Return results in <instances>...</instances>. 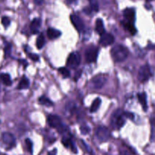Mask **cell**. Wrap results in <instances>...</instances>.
Here are the masks:
<instances>
[{
	"label": "cell",
	"instance_id": "1",
	"mask_svg": "<svg viewBox=\"0 0 155 155\" xmlns=\"http://www.w3.org/2000/svg\"><path fill=\"white\" fill-rule=\"evenodd\" d=\"M110 54L115 62H122L128 57L129 51L124 45H117L111 48Z\"/></svg>",
	"mask_w": 155,
	"mask_h": 155
},
{
	"label": "cell",
	"instance_id": "2",
	"mask_svg": "<svg viewBox=\"0 0 155 155\" xmlns=\"http://www.w3.org/2000/svg\"><path fill=\"white\" fill-rule=\"evenodd\" d=\"M125 122L124 114L123 113H121L120 110H117L113 114L111 118V125L114 128L117 129V130L122 128L125 124Z\"/></svg>",
	"mask_w": 155,
	"mask_h": 155
},
{
	"label": "cell",
	"instance_id": "3",
	"mask_svg": "<svg viewBox=\"0 0 155 155\" xmlns=\"http://www.w3.org/2000/svg\"><path fill=\"white\" fill-rule=\"evenodd\" d=\"M48 124L51 127L57 129L58 133H64L66 127L63 126L61 120L57 115H49L48 117Z\"/></svg>",
	"mask_w": 155,
	"mask_h": 155
},
{
	"label": "cell",
	"instance_id": "4",
	"mask_svg": "<svg viewBox=\"0 0 155 155\" xmlns=\"http://www.w3.org/2000/svg\"><path fill=\"white\" fill-rule=\"evenodd\" d=\"M95 136L100 142H105L110 139V132L105 127H98L95 131Z\"/></svg>",
	"mask_w": 155,
	"mask_h": 155
},
{
	"label": "cell",
	"instance_id": "5",
	"mask_svg": "<svg viewBox=\"0 0 155 155\" xmlns=\"http://www.w3.org/2000/svg\"><path fill=\"white\" fill-rule=\"evenodd\" d=\"M151 76V68L148 64L143 65L139 69V73H138V79L142 83L147 82Z\"/></svg>",
	"mask_w": 155,
	"mask_h": 155
},
{
	"label": "cell",
	"instance_id": "6",
	"mask_svg": "<svg viewBox=\"0 0 155 155\" xmlns=\"http://www.w3.org/2000/svg\"><path fill=\"white\" fill-rule=\"evenodd\" d=\"M80 55L78 52H73L70 54L67 60V66L71 69H76L80 64Z\"/></svg>",
	"mask_w": 155,
	"mask_h": 155
},
{
	"label": "cell",
	"instance_id": "7",
	"mask_svg": "<svg viewBox=\"0 0 155 155\" xmlns=\"http://www.w3.org/2000/svg\"><path fill=\"white\" fill-rule=\"evenodd\" d=\"M98 54V48L96 47H89L85 53L86 61L88 63H93L96 61Z\"/></svg>",
	"mask_w": 155,
	"mask_h": 155
},
{
	"label": "cell",
	"instance_id": "8",
	"mask_svg": "<svg viewBox=\"0 0 155 155\" xmlns=\"http://www.w3.org/2000/svg\"><path fill=\"white\" fill-rule=\"evenodd\" d=\"M2 142L6 146L8 147V149L12 148L13 147L15 146V144H16V141H15V136L12 134L9 133H3L2 136Z\"/></svg>",
	"mask_w": 155,
	"mask_h": 155
},
{
	"label": "cell",
	"instance_id": "9",
	"mask_svg": "<svg viewBox=\"0 0 155 155\" xmlns=\"http://www.w3.org/2000/svg\"><path fill=\"white\" fill-rule=\"evenodd\" d=\"M114 37L112 34L107 33H104L101 35V38L99 39V43L102 46H108L112 45L114 42Z\"/></svg>",
	"mask_w": 155,
	"mask_h": 155
},
{
	"label": "cell",
	"instance_id": "10",
	"mask_svg": "<svg viewBox=\"0 0 155 155\" xmlns=\"http://www.w3.org/2000/svg\"><path fill=\"white\" fill-rule=\"evenodd\" d=\"M71 23L73 24V25L74 26L77 30L78 32H82L84 30V23L82 21L81 18L79 16L76 15H71Z\"/></svg>",
	"mask_w": 155,
	"mask_h": 155
},
{
	"label": "cell",
	"instance_id": "11",
	"mask_svg": "<svg viewBox=\"0 0 155 155\" xmlns=\"http://www.w3.org/2000/svg\"><path fill=\"white\" fill-rule=\"evenodd\" d=\"M106 82H107V78L105 77H104V76H97V77H94L92 83L94 88L99 89H101L105 85Z\"/></svg>",
	"mask_w": 155,
	"mask_h": 155
},
{
	"label": "cell",
	"instance_id": "12",
	"mask_svg": "<svg viewBox=\"0 0 155 155\" xmlns=\"http://www.w3.org/2000/svg\"><path fill=\"white\" fill-rule=\"evenodd\" d=\"M124 17L125 20L134 23L136 21V12L134 8H126L124 11Z\"/></svg>",
	"mask_w": 155,
	"mask_h": 155
},
{
	"label": "cell",
	"instance_id": "13",
	"mask_svg": "<svg viewBox=\"0 0 155 155\" xmlns=\"http://www.w3.org/2000/svg\"><path fill=\"white\" fill-rule=\"evenodd\" d=\"M41 27V20L39 18H35L32 21L30 24V30L33 34H36L39 33V30Z\"/></svg>",
	"mask_w": 155,
	"mask_h": 155
},
{
	"label": "cell",
	"instance_id": "14",
	"mask_svg": "<svg viewBox=\"0 0 155 155\" xmlns=\"http://www.w3.org/2000/svg\"><path fill=\"white\" fill-rule=\"evenodd\" d=\"M121 24L124 26V28L127 29L132 35H135L137 32L136 27L134 26V23L130 22V21H127V20H124V21H121Z\"/></svg>",
	"mask_w": 155,
	"mask_h": 155
},
{
	"label": "cell",
	"instance_id": "15",
	"mask_svg": "<svg viewBox=\"0 0 155 155\" xmlns=\"http://www.w3.org/2000/svg\"><path fill=\"white\" fill-rule=\"evenodd\" d=\"M61 35V33L59 30H56V29L54 28H48V30H47V36H48V39H56L58 37H60Z\"/></svg>",
	"mask_w": 155,
	"mask_h": 155
},
{
	"label": "cell",
	"instance_id": "16",
	"mask_svg": "<svg viewBox=\"0 0 155 155\" xmlns=\"http://www.w3.org/2000/svg\"><path fill=\"white\" fill-rule=\"evenodd\" d=\"M95 31L98 34L102 35L105 33V29H104V22L101 19L98 18L95 21Z\"/></svg>",
	"mask_w": 155,
	"mask_h": 155
},
{
	"label": "cell",
	"instance_id": "17",
	"mask_svg": "<svg viewBox=\"0 0 155 155\" xmlns=\"http://www.w3.org/2000/svg\"><path fill=\"white\" fill-rule=\"evenodd\" d=\"M138 98H139V101L140 102V104H142V107H143V110L145 111H146L148 110V104H147V95L145 92H142V93L138 94Z\"/></svg>",
	"mask_w": 155,
	"mask_h": 155
},
{
	"label": "cell",
	"instance_id": "18",
	"mask_svg": "<svg viewBox=\"0 0 155 155\" xmlns=\"http://www.w3.org/2000/svg\"><path fill=\"white\" fill-rule=\"evenodd\" d=\"M0 80L2 82L5 86H9L12 84V79H11L10 75L8 74H0Z\"/></svg>",
	"mask_w": 155,
	"mask_h": 155
},
{
	"label": "cell",
	"instance_id": "19",
	"mask_svg": "<svg viewBox=\"0 0 155 155\" xmlns=\"http://www.w3.org/2000/svg\"><path fill=\"white\" fill-rule=\"evenodd\" d=\"M29 86H30V81H29V80L26 77H23L21 81H20L19 84H18V89L19 90L26 89L29 87Z\"/></svg>",
	"mask_w": 155,
	"mask_h": 155
},
{
	"label": "cell",
	"instance_id": "20",
	"mask_svg": "<svg viewBox=\"0 0 155 155\" xmlns=\"http://www.w3.org/2000/svg\"><path fill=\"white\" fill-rule=\"evenodd\" d=\"M101 100L99 98H95V99L93 101V102H92V105H91V107H90L91 113H94V112L97 111V110H98V108H99L100 105H101Z\"/></svg>",
	"mask_w": 155,
	"mask_h": 155
},
{
	"label": "cell",
	"instance_id": "21",
	"mask_svg": "<svg viewBox=\"0 0 155 155\" xmlns=\"http://www.w3.org/2000/svg\"><path fill=\"white\" fill-rule=\"evenodd\" d=\"M45 37L42 34H40L36 39V47H37L38 49H41V48H43V46L45 45Z\"/></svg>",
	"mask_w": 155,
	"mask_h": 155
},
{
	"label": "cell",
	"instance_id": "22",
	"mask_svg": "<svg viewBox=\"0 0 155 155\" xmlns=\"http://www.w3.org/2000/svg\"><path fill=\"white\" fill-rule=\"evenodd\" d=\"M39 103L42 105L47 106V107H51L53 105L52 101L45 96H42L39 98Z\"/></svg>",
	"mask_w": 155,
	"mask_h": 155
},
{
	"label": "cell",
	"instance_id": "23",
	"mask_svg": "<svg viewBox=\"0 0 155 155\" xmlns=\"http://www.w3.org/2000/svg\"><path fill=\"white\" fill-rule=\"evenodd\" d=\"M58 72L60 73L64 78H68V77H70V75H71L69 70L67 69L66 68H60L58 69Z\"/></svg>",
	"mask_w": 155,
	"mask_h": 155
},
{
	"label": "cell",
	"instance_id": "24",
	"mask_svg": "<svg viewBox=\"0 0 155 155\" xmlns=\"http://www.w3.org/2000/svg\"><path fill=\"white\" fill-rule=\"evenodd\" d=\"M73 143H74V142H73L72 140H71V139H69V138L64 137L62 139V144H63L66 148H69V147H71Z\"/></svg>",
	"mask_w": 155,
	"mask_h": 155
},
{
	"label": "cell",
	"instance_id": "25",
	"mask_svg": "<svg viewBox=\"0 0 155 155\" xmlns=\"http://www.w3.org/2000/svg\"><path fill=\"white\" fill-rule=\"evenodd\" d=\"M151 141H154L155 139V119H151Z\"/></svg>",
	"mask_w": 155,
	"mask_h": 155
},
{
	"label": "cell",
	"instance_id": "26",
	"mask_svg": "<svg viewBox=\"0 0 155 155\" xmlns=\"http://www.w3.org/2000/svg\"><path fill=\"white\" fill-rule=\"evenodd\" d=\"M11 51H12V45L11 44H7L5 47L4 52H5V57L8 58L11 54Z\"/></svg>",
	"mask_w": 155,
	"mask_h": 155
},
{
	"label": "cell",
	"instance_id": "27",
	"mask_svg": "<svg viewBox=\"0 0 155 155\" xmlns=\"http://www.w3.org/2000/svg\"><path fill=\"white\" fill-rule=\"evenodd\" d=\"M25 142H26V145H27V149H28L29 152H30V154H33V142H32L31 140L29 139H26Z\"/></svg>",
	"mask_w": 155,
	"mask_h": 155
},
{
	"label": "cell",
	"instance_id": "28",
	"mask_svg": "<svg viewBox=\"0 0 155 155\" xmlns=\"http://www.w3.org/2000/svg\"><path fill=\"white\" fill-rule=\"evenodd\" d=\"M2 24L5 27H8L11 24V21L8 17H3L2 18Z\"/></svg>",
	"mask_w": 155,
	"mask_h": 155
},
{
	"label": "cell",
	"instance_id": "29",
	"mask_svg": "<svg viewBox=\"0 0 155 155\" xmlns=\"http://www.w3.org/2000/svg\"><path fill=\"white\" fill-rule=\"evenodd\" d=\"M80 131L83 135H86L90 133V128L88 127L87 126H83V127H80Z\"/></svg>",
	"mask_w": 155,
	"mask_h": 155
},
{
	"label": "cell",
	"instance_id": "30",
	"mask_svg": "<svg viewBox=\"0 0 155 155\" xmlns=\"http://www.w3.org/2000/svg\"><path fill=\"white\" fill-rule=\"evenodd\" d=\"M91 8H92V11L93 12H98V2H97L96 1H95V0H92V2H91Z\"/></svg>",
	"mask_w": 155,
	"mask_h": 155
},
{
	"label": "cell",
	"instance_id": "31",
	"mask_svg": "<svg viewBox=\"0 0 155 155\" xmlns=\"http://www.w3.org/2000/svg\"><path fill=\"white\" fill-rule=\"evenodd\" d=\"M29 57H30V58L33 61H39V55H37V54H29Z\"/></svg>",
	"mask_w": 155,
	"mask_h": 155
},
{
	"label": "cell",
	"instance_id": "32",
	"mask_svg": "<svg viewBox=\"0 0 155 155\" xmlns=\"http://www.w3.org/2000/svg\"><path fill=\"white\" fill-rule=\"evenodd\" d=\"M123 114H124V117H126L127 118H130V119H133L134 118L133 114L130 113V112H124V113H123Z\"/></svg>",
	"mask_w": 155,
	"mask_h": 155
},
{
	"label": "cell",
	"instance_id": "33",
	"mask_svg": "<svg viewBox=\"0 0 155 155\" xmlns=\"http://www.w3.org/2000/svg\"><path fill=\"white\" fill-rule=\"evenodd\" d=\"M83 12L86 14H87V15H89V14L92 13V12H93V11H92V8L91 7H86L83 9Z\"/></svg>",
	"mask_w": 155,
	"mask_h": 155
},
{
	"label": "cell",
	"instance_id": "34",
	"mask_svg": "<svg viewBox=\"0 0 155 155\" xmlns=\"http://www.w3.org/2000/svg\"><path fill=\"white\" fill-rule=\"evenodd\" d=\"M57 149L56 148H54V149L51 150V151H49V152L48 153V155H57Z\"/></svg>",
	"mask_w": 155,
	"mask_h": 155
},
{
	"label": "cell",
	"instance_id": "35",
	"mask_svg": "<svg viewBox=\"0 0 155 155\" xmlns=\"http://www.w3.org/2000/svg\"><path fill=\"white\" fill-rule=\"evenodd\" d=\"M44 0H34V2L36 5H41L43 3Z\"/></svg>",
	"mask_w": 155,
	"mask_h": 155
},
{
	"label": "cell",
	"instance_id": "36",
	"mask_svg": "<svg viewBox=\"0 0 155 155\" xmlns=\"http://www.w3.org/2000/svg\"><path fill=\"white\" fill-rule=\"evenodd\" d=\"M67 1L68 2H75V1H77V0H67Z\"/></svg>",
	"mask_w": 155,
	"mask_h": 155
},
{
	"label": "cell",
	"instance_id": "37",
	"mask_svg": "<svg viewBox=\"0 0 155 155\" xmlns=\"http://www.w3.org/2000/svg\"><path fill=\"white\" fill-rule=\"evenodd\" d=\"M120 155H128V154H126V153H123V154H121Z\"/></svg>",
	"mask_w": 155,
	"mask_h": 155
},
{
	"label": "cell",
	"instance_id": "38",
	"mask_svg": "<svg viewBox=\"0 0 155 155\" xmlns=\"http://www.w3.org/2000/svg\"><path fill=\"white\" fill-rule=\"evenodd\" d=\"M88 1H89V2H92V0H88Z\"/></svg>",
	"mask_w": 155,
	"mask_h": 155
},
{
	"label": "cell",
	"instance_id": "39",
	"mask_svg": "<svg viewBox=\"0 0 155 155\" xmlns=\"http://www.w3.org/2000/svg\"><path fill=\"white\" fill-rule=\"evenodd\" d=\"M147 1H152V0H147Z\"/></svg>",
	"mask_w": 155,
	"mask_h": 155
}]
</instances>
